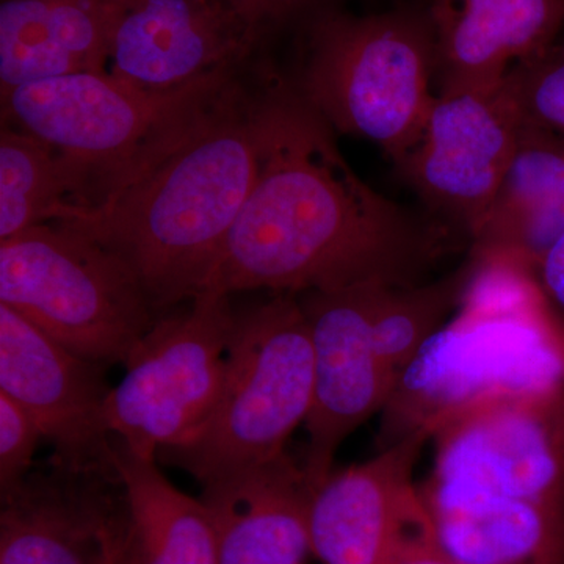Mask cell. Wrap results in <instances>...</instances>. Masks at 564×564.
Segmentation results:
<instances>
[{
    "label": "cell",
    "mask_w": 564,
    "mask_h": 564,
    "mask_svg": "<svg viewBox=\"0 0 564 564\" xmlns=\"http://www.w3.org/2000/svg\"><path fill=\"white\" fill-rule=\"evenodd\" d=\"M111 464L131 521L128 564H220L217 536L202 499L180 491L155 459L113 440Z\"/></svg>",
    "instance_id": "obj_21"
},
{
    "label": "cell",
    "mask_w": 564,
    "mask_h": 564,
    "mask_svg": "<svg viewBox=\"0 0 564 564\" xmlns=\"http://www.w3.org/2000/svg\"><path fill=\"white\" fill-rule=\"evenodd\" d=\"M234 9L247 21L252 32L265 36L274 29L291 22L302 21L303 25L323 11L333 10V0H229Z\"/></svg>",
    "instance_id": "obj_26"
},
{
    "label": "cell",
    "mask_w": 564,
    "mask_h": 564,
    "mask_svg": "<svg viewBox=\"0 0 564 564\" xmlns=\"http://www.w3.org/2000/svg\"><path fill=\"white\" fill-rule=\"evenodd\" d=\"M85 209L79 172L50 144L3 124L0 133V242L32 226L73 221Z\"/></svg>",
    "instance_id": "obj_22"
},
{
    "label": "cell",
    "mask_w": 564,
    "mask_h": 564,
    "mask_svg": "<svg viewBox=\"0 0 564 564\" xmlns=\"http://www.w3.org/2000/svg\"><path fill=\"white\" fill-rule=\"evenodd\" d=\"M474 269L473 258L441 280L381 284L373 313V347L393 383L422 345L455 313Z\"/></svg>",
    "instance_id": "obj_23"
},
{
    "label": "cell",
    "mask_w": 564,
    "mask_h": 564,
    "mask_svg": "<svg viewBox=\"0 0 564 564\" xmlns=\"http://www.w3.org/2000/svg\"><path fill=\"white\" fill-rule=\"evenodd\" d=\"M384 280L303 293L314 352L313 406L303 470L311 488L333 473L344 441L384 410L393 389L373 347L372 323ZM400 284V282H399Z\"/></svg>",
    "instance_id": "obj_10"
},
{
    "label": "cell",
    "mask_w": 564,
    "mask_h": 564,
    "mask_svg": "<svg viewBox=\"0 0 564 564\" xmlns=\"http://www.w3.org/2000/svg\"><path fill=\"white\" fill-rule=\"evenodd\" d=\"M425 507L470 500L564 505V391L477 404L433 434Z\"/></svg>",
    "instance_id": "obj_9"
},
{
    "label": "cell",
    "mask_w": 564,
    "mask_h": 564,
    "mask_svg": "<svg viewBox=\"0 0 564 564\" xmlns=\"http://www.w3.org/2000/svg\"><path fill=\"white\" fill-rule=\"evenodd\" d=\"M314 352L302 303L278 293L236 317L225 383L204 432L166 451L206 485L285 455L292 433L313 406Z\"/></svg>",
    "instance_id": "obj_7"
},
{
    "label": "cell",
    "mask_w": 564,
    "mask_h": 564,
    "mask_svg": "<svg viewBox=\"0 0 564 564\" xmlns=\"http://www.w3.org/2000/svg\"><path fill=\"white\" fill-rule=\"evenodd\" d=\"M425 510L437 543L459 563L564 564V505L485 499Z\"/></svg>",
    "instance_id": "obj_20"
},
{
    "label": "cell",
    "mask_w": 564,
    "mask_h": 564,
    "mask_svg": "<svg viewBox=\"0 0 564 564\" xmlns=\"http://www.w3.org/2000/svg\"><path fill=\"white\" fill-rule=\"evenodd\" d=\"M236 317L229 296L203 292L185 313L155 322L107 399L110 436L150 459L192 444L220 400Z\"/></svg>",
    "instance_id": "obj_8"
},
{
    "label": "cell",
    "mask_w": 564,
    "mask_h": 564,
    "mask_svg": "<svg viewBox=\"0 0 564 564\" xmlns=\"http://www.w3.org/2000/svg\"><path fill=\"white\" fill-rule=\"evenodd\" d=\"M474 261L454 315L397 378L381 448L415 433L432 440L477 404L564 391V326L533 270L500 258Z\"/></svg>",
    "instance_id": "obj_3"
},
{
    "label": "cell",
    "mask_w": 564,
    "mask_h": 564,
    "mask_svg": "<svg viewBox=\"0 0 564 564\" xmlns=\"http://www.w3.org/2000/svg\"><path fill=\"white\" fill-rule=\"evenodd\" d=\"M564 236V141L522 124L518 148L484 225L474 256L536 269Z\"/></svg>",
    "instance_id": "obj_18"
},
{
    "label": "cell",
    "mask_w": 564,
    "mask_h": 564,
    "mask_svg": "<svg viewBox=\"0 0 564 564\" xmlns=\"http://www.w3.org/2000/svg\"><path fill=\"white\" fill-rule=\"evenodd\" d=\"M429 434L415 433L315 486L311 551L323 564H393L408 522L422 508L413 474Z\"/></svg>",
    "instance_id": "obj_15"
},
{
    "label": "cell",
    "mask_w": 564,
    "mask_h": 564,
    "mask_svg": "<svg viewBox=\"0 0 564 564\" xmlns=\"http://www.w3.org/2000/svg\"><path fill=\"white\" fill-rule=\"evenodd\" d=\"M113 470L29 475L2 496L0 564H128L131 521ZM124 494V492H122Z\"/></svg>",
    "instance_id": "obj_14"
},
{
    "label": "cell",
    "mask_w": 564,
    "mask_h": 564,
    "mask_svg": "<svg viewBox=\"0 0 564 564\" xmlns=\"http://www.w3.org/2000/svg\"><path fill=\"white\" fill-rule=\"evenodd\" d=\"M521 120L502 91L436 96L421 139L397 169L422 202L470 239L518 148Z\"/></svg>",
    "instance_id": "obj_12"
},
{
    "label": "cell",
    "mask_w": 564,
    "mask_h": 564,
    "mask_svg": "<svg viewBox=\"0 0 564 564\" xmlns=\"http://www.w3.org/2000/svg\"><path fill=\"white\" fill-rule=\"evenodd\" d=\"M426 0L381 13L323 11L303 25L295 90L333 131L378 144L400 165L421 139L436 93Z\"/></svg>",
    "instance_id": "obj_4"
},
{
    "label": "cell",
    "mask_w": 564,
    "mask_h": 564,
    "mask_svg": "<svg viewBox=\"0 0 564 564\" xmlns=\"http://www.w3.org/2000/svg\"><path fill=\"white\" fill-rule=\"evenodd\" d=\"M239 80L240 69L152 93L106 73L65 74L2 93L3 124L50 144L79 172L84 215L150 169Z\"/></svg>",
    "instance_id": "obj_5"
},
{
    "label": "cell",
    "mask_w": 564,
    "mask_h": 564,
    "mask_svg": "<svg viewBox=\"0 0 564 564\" xmlns=\"http://www.w3.org/2000/svg\"><path fill=\"white\" fill-rule=\"evenodd\" d=\"M436 96L499 90L508 70L564 32V0H426Z\"/></svg>",
    "instance_id": "obj_16"
},
{
    "label": "cell",
    "mask_w": 564,
    "mask_h": 564,
    "mask_svg": "<svg viewBox=\"0 0 564 564\" xmlns=\"http://www.w3.org/2000/svg\"><path fill=\"white\" fill-rule=\"evenodd\" d=\"M313 488L288 454L203 485L220 564H304Z\"/></svg>",
    "instance_id": "obj_17"
},
{
    "label": "cell",
    "mask_w": 564,
    "mask_h": 564,
    "mask_svg": "<svg viewBox=\"0 0 564 564\" xmlns=\"http://www.w3.org/2000/svg\"><path fill=\"white\" fill-rule=\"evenodd\" d=\"M107 366L82 358L0 303V392L21 404L54 445L55 464L115 470L104 410Z\"/></svg>",
    "instance_id": "obj_13"
},
{
    "label": "cell",
    "mask_w": 564,
    "mask_h": 564,
    "mask_svg": "<svg viewBox=\"0 0 564 564\" xmlns=\"http://www.w3.org/2000/svg\"><path fill=\"white\" fill-rule=\"evenodd\" d=\"M0 303L93 362L128 359L154 325L129 263L68 223L32 226L0 242Z\"/></svg>",
    "instance_id": "obj_6"
},
{
    "label": "cell",
    "mask_w": 564,
    "mask_h": 564,
    "mask_svg": "<svg viewBox=\"0 0 564 564\" xmlns=\"http://www.w3.org/2000/svg\"><path fill=\"white\" fill-rule=\"evenodd\" d=\"M534 274H538V282L545 296L554 300L564 311V236L545 251Z\"/></svg>",
    "instance_id": "obj_28"
},
{
    "label": "cell",
    "mask_w": 564,
    "mask_h": 564,
    "mask_svg": "<svg viewBox=\"0 0 564 564\" xmlns=\"http://www.w3.org/2000/svg\"><path fill=\"white\" fill-rule=\"evenodd\" d=\"M109 0H2L0 95L74 73L106 70Z\"/></svg>",
    "instance_id": "obj_19"
},
{
    "label": "cell",
    "mask_w": 564,
    "mask_h": 564,
    "mask_svg": "<svg viewBox=\"0 0 564 564\" xmlns=\"http://www.w3.org/2000/svg\"><path fill=\"white\" fill-rule=\"evenodd\" d=\"M256 169L254 93L239 80L150 169L68 225L120 254L159 313L203 292Z\"/></svg>",
    "instance_id": "obj_2"
},
{
    "label": "cell",
    "mask_w": 564,
    "mask_h": 564,
    "mask_svg": "<svg viewBox=\"0 0 564 564\" xmlns=\"http://www.w3.org/2000/svg\"><path fill=\"white\" fill-rule=\"evenodd\" d=\"M254 182L203 292L411 284L445 250L444 229L356 174L332 126L293 85L270 80L254 93Z\"/></svg>",
    "instance_id": "obj_1"
},
{
    "label": "cell",
    "mask_w": 564,
    "mask_h": 564,
    "mask_svg": "<svg viewBox=\"0 0 564 564\" xmlns=\"http://www.w3.org/2000/svg\"><path fill=\"white\" fill-rule=\"evenodd\" d=\"M259 36L229 0H109L106 70L170 93L242 69Z\"/></svg>",
    "instance_id": "obj_11"
},
{
    "label": "cell",
    "mask_w": 564,
    "mask_h": 564,
    "mask_svg": "<svg viewBox=\"0 0 564 564\" xmlns=\"http://www.w3.org/2000/svg\"><path fill=\"white\" fill-rule=\"evenodd\" d=\"M43 440L31 414L0 392V492H13L28 480L36 445Z\"/></svg>",
    "instance_id": "obj_25"
},
{
    "label": "cell",
    "mask_w": 564,
    "mask_h": 564,
    "mask_svg": "<svg viewBox=\"0 0 564 564\" xmlns=\"http://www.w3.org/2000/svg\"><path fill=\"white\" fill-rule=\"evenodd\" d=\"M393 564H463L447 554L436 536L425 507L408 522L406 529L397 545Z\"/></svg>",
    "instance_id": "obj_27"
},
{
    "label": "cell",
    "mask_w": 564,
    "mask_h": 564,
    "mask_svg": "<svg viewBox=\"0 0 564 564\" xmlns=\"http://www.w3.org/2000/svg\"><path fill=\"white\" fill-rule=\"evenodd\" d=\"M499 88L522 124L564 141V40L519 62Z\"/></svg>",
    "instance_id": "obj_24"
}]
</instances>
